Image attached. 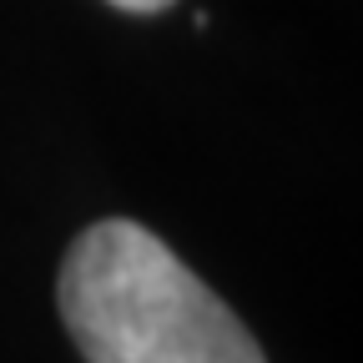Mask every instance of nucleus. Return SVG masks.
Segmentation results:
<instances>
[{
	"instance_id": "f257e3e1",
	"label": "nucleus",
	"mask_w": 363,
	"mask_h": 363,
	"mask_svg": "<svg viewBox=\"0 0 363 363\" xmlns=\"http://www.w3.org/2000/svg\"><path fill=\"white\" fill-rule=\"evenodd\" d=\"M56 303L86 363H267L242 318L126 217H106L71 242Z\"/></svg>"
},
{
	"instance_id": "f03ea898",
	"label": "nucleus",
	"mask_w": 363,
	"mask_h": 363,
	"mask_svg": "<svg viewBox=\"0 0 363 363\" xmlns=\"http://www.w3.org/2000/svg\"><path fill=\"white\" fill-rule=\"evenodd\" d=\"M116 11H131V16H157V11H167L172 0H111Z\"/></svg>"
}]
</instances>
